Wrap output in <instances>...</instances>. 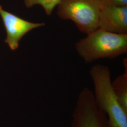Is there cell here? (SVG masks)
<instances>
[{
    "label": "cell",
    "mask_w": 127,
    "mask_h": 127,
    "mask_svg": "<svg viewBox=\"0 0 127 127\" xmlns=\"http://www.w3.org/2000/svg\"><path fill=\"white\" fill-rule=\"evenodd\" d=\"M95 104L106 114L114 127H127V112L120 104L114 92L109 68L95 64L90 70Z\"/></svg>",
    "instance_id": "1"
},
{
    "label": "cell",
    "mask_w": 127,
    "mask_h": 127,
    "mask_svg": "<svg viewBox=\"0 0 127 127\" xmlns=\"http://www.w3.org/2000/svg\"><path fill=\"white\" fill-rule=\"evenodd\" d=\"M75 48L86 63L101 59H114L127 52V34H120L97 28L78 41Z\"/></svg>",
    "instance_id": "2"
},
{
    "label": "cell",
    "mask_w": 127,
    "mask_h": 127,
    "mask_svg": "<svg viewBox=\"0 0 127 127\" xmlns=\"http://www.w3.org/2000/svg\"><path fill=\"white\" fill-rule=\"evenodd\" d=\"M103 0H60L57 11L61 19L72 20L87 34L98 28Z\"/></svg>",
    "instance_id": "3"
},
{
    "label": "cell",
    "mask_w": 127,
    "mask_h": 127,
    "mask_svg": "<svg viewBox=\"0 0 127 127\" xmlns=\"http://www.w3.org/2000/svg\"><path fill=\"white\" fill-rule=\"evenodd\" d=\"M71 127H114L97 106L93 91L85 87L79 93L73 112Z\"/></svg>",
    "instance_id": "4"
},
{
    "label": "cell",
    "mask_w": 127,
    "mask_h": 127,
    "mask_svg": "<svg viewBox=\"0 0 127 127\" xmlns=\"http://www.w3.org/2000/svg\"><path fill=\"white\" fill-rule=\"evenodd\" d=\"M0 15L7 32L5 42L11 50H16L18 47L19 41L29 31L33 29L45 25L44 23L29 22L3 9L0 5Z\"/></svg>",
    "instance_id": "5"
},
{
    "label": "cell",
    "mask_w": 127,
    "mask_h": 127,
    "mask_svg": "<svg viewBox=\"0 0 127 127\" xmlns=\"http://www.w3.org/2000/svg\"><path fill=\"white\" fill-rule=\"evenodd\" d=\"M98 28L114 33L127 34V7H119L103 1Z\"/></svg>",
    "instance_id": "6"
},
{
    "label": "cell",
    "mask_w": 127,
    "mask_h": 127,
    "mask_svg": "<svg viewBox=\"0 0 127 127\" xmlns=\"http://www.w3.org/2000/svg\"><path fill=\"white\" fill-rule=\"evenodd\" d=\"M123 64L125 68L123 74L117 77L112 82L114 92L123 108L127 112V59H124Z\"/></svg>",
    "instance_id": "7"
},
{
    "label": "cell",
    "mask_w": 127,
    "mask_h": 127,
    "mask_svg": "<svg viewBox=\"0 0 127 127\" xmlns=\"http://www.w3.org/2000/svg\"><path fill=\"white\" fill-rule=\"evenodd\" d=\"M26 6L30 8L39 5L43 8L45 13L50 16L55 8L59 4L60 0H24Z\"/></svg>",
    "instance_id": "8"
},
{
    "label": "cell",
    "mask_w": 127,
    "mask_h": 127,
    "mask_svg": "<svg viewBox=\"0 0 127 127\" xmlns=\"http://www.w3.org/2000/svg\"><path fill=\"white\" fill-rule=\"evenodd\" d=\"M105 3L119 7H127V0H103Z\"/></svg>",
    "instance_id": "9"
}]
</instances>
